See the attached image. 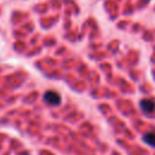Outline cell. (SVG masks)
Returning <instances> with one entry per match:
<instances>
[{"label":"cell","mask_w":155,"mask_h":155,"mask_svg":"<svg viewBox=\"0 0 155 155\" xmlns=\"http://www.w3.org/2000/svg\"><path fill=\"white\" fill-rule=\"evenodd\" d=\"M140 108L144 113L147 114H150L155 110V102L151 101V99H143L140 102Z\"/></svg>","instance_id":"7a4b0ae2"},{"label":"cell","mask_w":155,"mask_h":155,"mask_svg":"<svg viewBox=\"0 0 155 155\" xmlns=\"http://www.w3.org/2000/svg\"><path fill=\"white\" fill-rule=\"evenodd\" d=\"M21 155H28V153H22Z\"/></svg>","instance_id":"277c9868"},{"label":"cell","mask_w":155,"mask_h":155,"mask_svg":"<svg viewBox=\"0 0 155 155\" xmlns=\"http://www.w3.org/2000/svg\"><path fill=\"white\" fill-rule=\"evenodd\" d=\"M143 139H144V142H145L147 144L155 147V133H154V132H148V133H145L144 137H143Z\"/></svg>","instance_id":"3957f363"},{"label":"cell","mask_w":155,"mask_h":155,"mask_svg":"<svg viewBox=\"0 0 155 155\" xmlns=\"http://www.w3.org/2000/svg\"><path fill=\"white\" fill-rule=\"evenodd\" d=\"M44 101L50 105H58L61 103V96L54 91H47L44 94Z\"/></svg>","instance_id":"6da1fadb"}]
</instances>
